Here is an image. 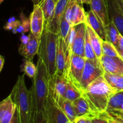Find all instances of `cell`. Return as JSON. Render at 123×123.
<instances>
[{
    "instance_id": "7402d4cb",
    "label": "cell",
    "mask_w": 123,
    "mask_h": 123,
    "mask_svg": "<svg viewBox=\"0 0 123 123\" xmlns=\"http://www.w3.org/2000/svg\"><path fill=\"white\" fill-rule=\"evenodd\" d=\"M103 76L109 86L117 92L123 91V75L105 72Z\"/></svg>"
},
{
    "instance_id": "b9f144b4",
    "label": "cell",
    "mask_w": 123,
    "mask_h": 123,
    "mask_svg": "<svg viewBox=\"0 0 123 123\" xmlns=\"http://www.w3.org/2000/svg\"><path fill=\"white\" fill-rule=\"evenodd\" d=\"M31 1H32V2H33L34 5H37V4H38L40 2V0H31Z\"/></svg>"
},
{
    "instance_id": "74e56055",
    "label": "cell",
    "mask_w": 123,
    "mask_h": 123,
    "mask_svg": "<svg viewBox=\"0 0 123 123\" xmlns=\"http://www.w3.org/2000/svg\"><path fill=\"white\" fill-rule=\"evenodd\" d=\"M73 123H87V119L84 117H76Z\"/></svg>"
},
{
    "instance_id": "e575fe53",
    "label": "cell",
    "mask_w": 123,
    "mask_h": 123,
    "mask_svg": "<svg viewBox=\"0 0 123 123\" xmlns=\"http://www.w3.org/2000/svg\"><path fill=\"white\" fill-rule=\"evenodd\" d=\"M92 123H109L106 118L103 115V113L98 115H96L90 118Z\"/></svg>"
},
{
    "instance_id": "ba28073f",
    "label": "cell",
    "mask_w": 123,
    "mask_h": 123,
    "mask_svg": "<svg viewBox=\"0 0 123 123\" xmlns=\"http://www.w3.org/2000/svg\"><path fill=\"white\" fill-rule=\"evenodd\" d=\"M85 61L86 58L85 57L73 54L69 68L67 72L66 78L78 89H79L80 87Z\"/></svg>"
},
{
    "instance_id": "7a4b0ae2",
    "label": "cell",
    "mask_w": 123,
    "mask_h": 123,
    "mask_svg": "<svg viewBox=\"0 0 123 123\" xmlns=\"http://www.w3.org/2000/svg\"><path fill=\"white\" fill-rule=\"evenodd\" d=\"M49 76L45 64L42 58L38 57L37 71L30 90L34 113L45 111L47 98L49 92Z\"/></svg>"
},
{
    "instance_id": "5bb4252c",
    "label": "cell",
    "mask_w": 123,
    "mask_h": 123,
    "mask_svg": "<svg viewBox=\"0 0 123 123\" xmlns=\"http://www.w3.org/2000/svg\"><path fill=\"white\" fill-rule=\"evenodd\" d=\"M110 20L123 37V13L117 0H106Z\"/></svg>"
},
{
    "instance_id": "d4e9b609",
    "label": "cell",
    "mask_w": 123,
    "mask_h": 123,
    "mask_svg": "<svg viewBox=\"0 0 123 123\" xmlns=\"http://www.w3.org/2000/svg\"><path fill=\"white\" fill-rule=\"evenodd\" d=\"M123 111V91L117 92L111 97L106 111Z\"/></svg>"
},
{
    "instance_id": "bcb514c9",
    "label": "cell",
    "mask_w": 123,
    "mask_h": 123,
    "mask_svg": "<svg viewBox=\"0 0 123 123\" xmlns=\"http://www.w3.org/2000/svg\"><path fill=\"white\" fill-rule=\"evenodd\" d=\"M55 2H56H56H57L58 1V0H55Z\"/></svg>"
},
{
    "instance_id": "d6a6232c",
    "label": "cell",
    "mask_w": 123,
    "mask_h": 123,
    "mask_svg": "<svg viewBox=\"0 0 123 123\" xmlns=\"http://www.w3.org/2000/svg\"><path fill=\"white\" fill-rule=\"evenodd\" d=\"M31 123H48L44 112H36L34 113Z\"/></svg>"
},
{
    "instance_id": "277c9868",
    "label": "cell",
    "mask_w": 123,
    "mask_h": 123,
    "mask_svg": "<svg viewBox=\"0 0 123 123\" xmlns=\"http://www.w3.org/2000/svg\"><path fill=\"white\" fill-rule=\"evenodd\" d=\"M59 34L44 29L40 39L38 57L45 64L49 77L56 73V58Z\"/></svg>"
},
{
    "instance_id": "603a6c76",
    "label": "cell",
    "mask_w": 123,
    "mask_h": 123,
    "mask_svg": "<svg viewBox=\"0 0 123 123\" xmlns=\"http://www.w3.org/2000/svg\"><path fill=\"white\" fill-rule=\"evenodd\" d=\"M39 5L42 7L43 12L45 26L50 22L52 18L56 2L55 0H41L39 2Z\"/></svg>"
},
{
    "instance_id": "cb8c5ba5",
    "label": "cell",
    "mask_w": 123,
    "mask_h": 123,
    "mask_svg": "<svg viewBox=\"0 0 123 123\" xmlns=\"http://www.w3.org/2000/svg\"><path fill=\"white\" fill-rule=\"evenodd\" d=\"M105 30L106 32V41L111 43L117 50L118 48V40L120 34L112 20H110L109 24L106 25Z\"/></svg>"
},
{
    "instance_id": "ac0fdd59",
    "label": "cell",
    "mask_w": 123,
    "mask_h": 123,
    "mask_svg": "<svg viewBox=\"0 0 123 123\" xmlns=\"http://www.w3.org/2000/svg\"><path fill=\"white\" fill-rule=\"evenodd\" d=\"M86 24L90 25L103 40L106 41L105 25L91 10L87 13V20Z\"/></svg>"
},
{
    "instance_id": "9c48e42d",
    "label": "cell",
    "mask_w": 123,
    "mask_h": 123,
    "mask_svg": "<svg viewBox=\"0 0 123 123\" xmlns=\"http://www.w3.org/2000/svg\"><path fill=\"white\" fill-rule=\"evenodd\" d=\"M30 30L37 38L40 39L44 29L45 21L42 7L38 4L34 5L33 10L30 17Z\"/></svg>"
},
{
    "instance_id": "8fae6325",
    "label": "cell",
    "mask_w": 123,
    "mask_h": 123,
    "mask_svg": "<svg viewBox=\"0 0 123 123\" xmlns=\"http://www.w3.org/2000/svg\"><path fill=\"white\" fill-rule=\"evenodd\" d=\"M69 0H58L55 5V10L50 22L44 26V29L55 34H59L60 24L64 16L66 6Z\"/></svg>"
},
{
    "instance_id": "f1b7e54d",
    "label": "cell",
    "mask_w": 123,
    "mask_h": 123,
    "mask_svg": "<svg viewBox=\"0 0 123 123\" xmlns=\"http://www.w3.org/2000/svg\"><path fill=\"white\" fill-rule=\"evenodd\" d=\"M71 27L72 26L70 23L67 21V19L64 16L62 17V20L60 24V31H59L58 34L64 40V42H66V39H67Z\"/></svg>"
},
{
    "instance_id": "484cf974",
    "label": "cell",
    "mask_w": 123,
    "mask_h": 123,
    "mask_svg": "<svg viewBox=\"0 0 123 123\" xmlns=\"http://www.w3.org/2000/svg\"><path fill=\"white\" fill-rule=\"evenodd\" d=\"M81 96L82 94L80 90L75 85H73L71 82L68 81L64 97L69 100L71 102H73Z\"/></svg>"
},
{
    "instance_id": "7dc6e473",
    "label": "cell",
    "mask_w": 123,
    "mask_h": 123,
    "mask_svg": "<svg viewBox=\"0 0 123 123\" xmlns=\"http://www.w3.org/2000/svg\"><path fill=\"white\" fill-rule=\"evenodd\" d=\"M120 116L121 117V118H122V119L123 120V116H121V115H120Z\"/></svg>"
},
{
    "instance_id": "836d02e7",
    "label": "cell",
    "mask_w": 123,
    "mask_h": 123,
    "mask_svg": "<svg viewBox=\"0 0 123 123\" xmlns=\"http://www.w3.org/2000/svg\"><path fill=\"white\" fill-rule=\"evenodd\" d=\"M16 105L15 103H13L12 105L10 106V108L6 114H5L4 116L3 117L1 121H0V123H10L12 121V119L13 118V115H14V111L16 109Z\"/></svg>"
},
{
    "instance_id": "6da1fadb",
    "label": "cell",
    "mask_w": 123,
    "mask_h": 123,
    "mask_svg": "<svg viewBox=\"0 0 123 123\" xmlns=\"http://www.w3.org/2000/svg\"><path fill=\"white\" fill-rule=\"evenodd\" d=\"M80 92L95 115L106 111L111 97L117 92L109 86L103 76L96 79Z\"/></svg>"
},
{
    "instance_id": "f6af8a7d",
    "label": "cell",
    "mask_w": 123,
    "mask_h": 123,
    "mask_svg": "<svg viewBox=\"0 0 123 123\" xmlns=\"http://www.w3.org/2000/svg\"><path fill=\"white\" fill-rule=\"evenodd\" d=\"M4 1V0H0V5H1V4L2 3V2H3Z\"/></svg>"
},
{
    "instance_id": "5b68a950",
    "label": "cell",
    "mask_w": 123,
    "mask_h": 123,
    "mask_svg": "<svg viewBox=\"0 0 123 123\" xmlns=\"http://www.w3.org/2000/svg\"><path fill=\"white\" fill-rule=\"evenodd\" d=\"M105 70L100 60L86 59L79 90L81 91L85 89L96 79L103 76Z\"/></svg>"
},
{
    "instance_id": "30bf717a",
    "label": "cell",
    "mask_w": 123,
    "mask_h": 123,
    "mask_svg": "<svg viewBox=\"0 0 123 123\" xmlns=\"http://www.w3.org/2000/svg\"><path fill=\"white\" fill-rule=\"evenodd\" d=\"M40 39L30 32L26 42H23L19 48V53L26 60H32L38 54Z\"/></svg>"
},
{
    "instance_id": "52a82bcc",
    "label": "cell",
    "mask_w": 123,
    "mask_h": 123,
    "mask_svg": "<svg viewBox=\"0 0 123 123\" xmlns=\"http://www.w3.org/2000/svg\"><path fill=\"white\" fill-rule=\"evenodd\" d=\"M44 112L48 123H71L50 92L47 98Z\"/></svg>"
},
{
    "instance_id": "4fadbf2b",
    "label": "cell",
    "mask_w": 123,
    "mask_h": 123,
    "mask_svg": "<svg viewBox=\"0 0 123 123\" xmlns=\"http://www.w3.org/2000/svg\"><path fill=\"white\" fill-rule=\"evenodd\" d=\"M100 61L105 72L123 75V60L120 56H109L103 55Z\"/></svg>"
},
{
    "instance_id": "9a60e30c",
    "label": "cell",
    "mask_w": 123,
    "mask_h": 123,
    "mask_svg": "<svg viewBox=\"0 0 123 123\" xmlns=\"http://www.w3.org/2000/svg\"><path fill=\"white\" fill-rule=\"evenodd\" d=\"M86 32L85 23L79 24L76 26L75 35L72 45L73 54L85 57V38Z\"/></svg>"
},
{
    "instance_id": "83f0119b",
    "label": "cell",
    "mask_w": 123,
    "mask_h": 123,
    "mask_svg": "<svg viewBox=\"0 0 123 123\" xmlns=\"http://www.w3.org/2000/svg\"><path fill=\"white\" fill-rule=\"evenodd\" d=\"M102 53L103 55L109 56H120L115 47L110 42L103 40L102 42Z\"/></svg>"
},
{
    "instance_id": "4dcf8cb0",
    "label": "cell",
    "mask_w": 123,
    "mask_h": 123,
    "mask_svg": "<svg viewBox=\"0 0 123 123\" xmlns=\"http://www.w3.org/2000/svg\"><path fill=\"white\" fill-rule=\"evenodd\" d=\"M14 103L12 100V97H11L10 94L3 100L2 101L0 102V121L2 119L3 117L4 116L5 114L8 110L10 106L12 105L13 103Z\"/></svg>"
},
{
    "instance_id": "7bdbcfd3",
    "label": "cell",
    "mask_w": 123,
    "mask_h": 123,
    "mask_svg": "<svg viewBox=\"0 0 123 123\" xmlns=\"http://www.w3.org/2000/svg\"><path fill=\"white\" fill-rule=\"evenodd\" d=\"M118 54H119V55H120V57H121V58H122V60H123V50H121L120 52H119Z\"/></svg>"
},
{
    "instance_id": "ab89813d",
    "label": "cell",
    "mask_w": 123,
    "mask_h": 123,
    "mask_svg": "<svg viewBox=\"0 0 123 123\" xmlns=\"http://www.w3.org/2000/svg\"><path fill=\"white\" fill-rule=\"evenodd\" d=\"M4 64V58L2 55H0V72L3 68Z\"/></svg>"
},
{
    "instance_id": "1f68e13d",
    "label": "cell",
    "mask_w": 123,
    "mask_h": 123,
    "mask_svg": "<svg viewBox=\"0 0 123 123\" xmlns=\"http://www.w3.org/2000/svg\"><path fill=\"white\" fill-rule=\"evenodd\" d=\"M109 123H123V120L119 114L111 111H106L103 113Z\"/></svg>"
},
{
    "instance_id": "f35d334b",
    "label": "cell",
    "mask_w": 123,
    "mask_h": 123,
    "mask_svg": "<svg viewBox=\"0 0 123 123\" xmlns=\"http://www.w3.org/2000/svg\"><path fill=\"white\" fill-rule=\"evenodd\" d=\"M76 2L79 4H86L90 5L91 4V0H74Z\"/></svg>"
},
{
    "instance_id": "d590c367",
    "label": "cell",
    "mask_w": 123,
    "mask_h": 123,
    "mask_svg": "<svg viewBox=\"0 0 123 123\" xmlns=\"http://www.w3.org/2000/svg\"><path fill=\"white\" fill-rule=\"evenodd\" d=\"M10 123H20V119H19V114H18V111L16 107L15 111H14V115H13V118H12V121H10Z\"/></svg>"
},
{
    "instance_id": "44dd1931",
    "label": "cell",
    "mask_w": 123,
    "mask_h": 123,
    "mask_svg": "<svg viewBox=\"0 0 123 123\" xmlns=\"http://www.w3.org/2000/svg\"><path fill=\"white\" fill-rule=\"evenodd\" d=\"M86 28L88 32L89 38H90V42L92 45L93 50L94 51L95 54L98 60H100L101 57L103 55L102 53V42L103 40L97 35V34L94 31L92 28L86 24Z\"/></svg>"
},
{
    "instance_id": "8992f818",
    "label": "cell",
    "mask_w": 123,
    "mask_h": 123,
    "mask_svg": "<svg viewBox=\"0 0 123 123\" xmlns=\"http://www.w3.org/2000/svg\"><path fill=\"white\" fill-rule=\"evenodd\" d=\"M64 17L71 26H74L86 22L87 13L85 12L81 4L78 3L74 0H69L65 10Z\"/></svg>"
},
{
    "instance_id": "ffe728a7",
    "label": "cell",
    "mask_w": 123,
    "mask_h": 123,
    "mask_svg": "<svg viewBox=\"0 0 123 123\" xmlns=\"http://www.w3.org/2000/svg\"><path fill=\"white\" fill-rule=\"evenodd\" d=\"M55 100L71 123L74 122L77 117L72 102L62 96H60Z\"/></svg>"
},
{
    "instance_id": "f546056e",
    "label": "cell",
    "mask_w": 123,
    "mask_h": 123,
    "mask_svg": "<svg viewBox=\"0 0 123 123\" xmlns=\"http://www.w3.org/2000/svg\"><path fill=\"white\" fill-rule=\"evenodd\" d=\"M23 71L29 78H34L37 71V66L34 64L32 60L26 59L23 66Z\"/></svg>"
},
{
    "instance_id": "d6986e66",
    "label": "cell",
    "mask_w": 123,
    "mask_h": 123,
    "mask_svg": "<svg viewBox=\"0 0 123 123\" xmlns=\"http://www.w3.org/2000/svg\"><path fill=\"white\" fill-rule=\"evenodd\" d=\"M72 103L77 117H84L91 118L92 117L96 116L91 111L87 101L82 96L72 102Z\"/></svg>"
},
{
    "instance_id": "3957f363",
    "label": "cell",
    "mask_w": 123,
    "mask_h": 123,
    "mask_svg": "<svg viewBox=\"0 0 123 123\" xmlns=\"http://www.w3.org/2000/svg\"><path fill=\"white\" fill-rule=\"evenodd\" d=\"M19 114L20 123H31L33 117L31 92L26 88L24 75L19 76L10 94Z\"/></svg>"
},
{
    "instance_id": "60d3db41",
    "label": "cell",
    "mask_w": 123,
    "mask_h": 123,
    "mask_svg": "<svg viewBox=\"0 0 123 123\" xmlns=\"http://www.w3.org/2000/svg\"><path fill=\"white\" fill-rule=\"evenodd\" d=\"M118 4L119 6H120V8H121V11H122L123 13V0H117Z\"/></svg>"
},
{
    "instance_id": "ee69618b",
    "label": "cell",
    "mask_w": 123,
    "mask_h": 123,
    "mask_svg": "<svg viewBox=\"0 0 123 123\" xmlns=\"http://www.w3.org/2000/svg\"><path fill=\"white\" fill-rule=\"evenodd\" d=\"M86 119H87V123H92V122H91V120H90V118H86Z\"/></svg>"
},
{
    "instance_id": "4316f807",
    "label": "cell",
    "mask_w": 123,
    "mask_h": 123,
    "mask_svg": "<svg viewBox=\"0 0 123 123\" xmlns=\"http://www.w3.org/2000/svg\"><path fill=\"white\" fill-rule=\"evenodd\" d=\"M85 58L88 60H98L95 54L94 51L93 50L92 45L90 42V38H89L88 32L86 28V32H85Z\"/></svg>"
},
{
    "instance_id": "7c38bea8",
    "label": "cell",
    "mask_w": 123,
    "mask_h": 123,
    "mask_svg": "<svg viewBox=\"0 0 123 123\" xmlns=\"http://www.w3.org/2000/svg\"><path fill=\"white\" fill-rule=\"evenodd\" d=\"M68 82V80L67 78L62 76L58 75L57 74L49 77V92L54 99H56L60 96L64 97Z\"/></svg>"
},
{
    "instance_id": "2e32d148",
    "label": "cell",
    "mask_w": 123,
    "mask_h": 123,
    "mask_svg": "<svg viewBox=\"0 0 123 123\" xmlns=\"http://www.w3.org/2000/svg\"><path fill=\"white\" fill-rule=\"evenodd\" d=\"M90 7L91 10L105 26L109 24L111 20L106 0H91Z\"/></svg>"
},
{
    "instance_id": "8d00e7d4",
    "label": "cell",
    "mask_w": 123,
    "mask_h": 123,
    "mask_svg": "<svg viewBox=\"0 0 123 123\" xmlns=\"http://www.w3.org/2000/svg\"><path fill=\"white\" fill-rule=\"evenodd\" d=\"M118 48L117 49L118 52L123 50V37L121 34H120L118 40Z\"/></svg>"
},
{
    "instance_id": "e0dca14e",
    "label": "cell",
    "mask_w": 123,
    "mask_h": 123,
    "mask_svg": "<svg viewBox=\"0 0 123 123\" xmlns=\"http://www.w3.org/2000/svg\"><path fill=\"white\" fill-rule=\"evenodd\" d=\"M66 43L64 40L59 36L57 43V52L56 58V73L58 75L65 77L66 67V56L65 50ZM66 78V77H65Z\"/></svg>"
}]
</instances>
